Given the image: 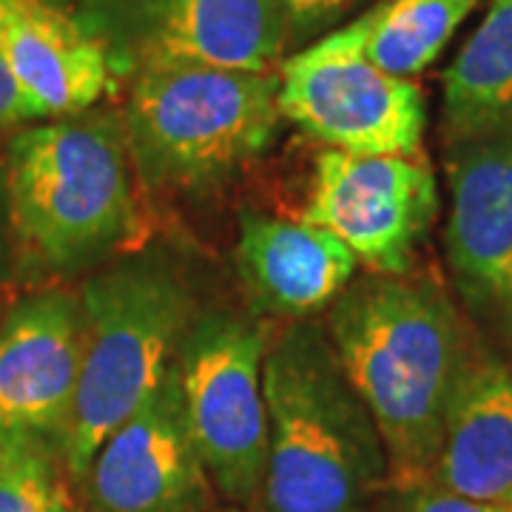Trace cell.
<instances>
[{
    "instance_id": "obj_1",
    "label": "cell",
    "mask_w": 512,
    "mask_h": 512,
    "mask_svg": "<svg viewBox=\"0 0 512 512\" xmlns=\"http://www.w3.org/2000/svg\"><path fill=\"white\" fill-rule=\"evenodd\" d=\"M328 336L376 421L390 490L430 481L453 402L476 365L450 299L430 279L362 276L330 302Z\"/></svg>"
},
{
    "instance_id": "obj_2",
    "label": "cell",
    "mask_w": 512,
    "mask_h": 512,
    "mask_svg": "<svg viewBox=\"0 0 512 512\" xmlns=\"http://www.w3.org/2000/svg\"><path fill=\"white\" fill-rule=\"evenodd\" d=\"M265 404L268 458L251 512H370L387 453L328 330L296 322L268 345Z\"/></svg>"
},
{
    "instance_id": "obj_3",
    "label": "cell",
    "mask_w": 512,
    "mask_h": 512,
    "mask_svg": "<svg viewBox=\"0 0 512 512\" xmlns=\"http://www.w3.org/2000/svg\"><path fill=\"white\" fill-rule=\"evenodd\" d=\"M83 365L57 450L74 484L100 444L177 365L194 322L191 296L165 262L137 256L97 274L80 293Z\"/></svg>"
},
{
    "instance_id": "obj_4",
    "label": "cell",
    "mask_w": 512,
    "mask_h": 512,
    "mask_svg": "<svg viewBox=\"0 0 512 512\" xmlns=\"http://www.w3.org/2000/svg\"><path fill=\"white\" fill-rule=\"evenodd\" d=\"M131 151L111 117L72 114L20 128L6 148V194L20 245L49 268L86 265L134 228Z\"/></svg>"
},
{
    "instance_id": "obj_5",
    "label": "cell",
    "mask_w": 512,
    "mask_h": 512,
    "mask_svg": "<svg viewBox=\"0 0 512 512\" xmlns=\"http://www.w3.org/2000/svg\"><path fill=\"white\" fill-rule=\"evenodd\" d=\"M279 120L276 72L163 63L131 74L123 131L146 183L202 188L259 160Z\"/></svg>"
},
{
    "instance_id": "obj_6",
    "label": "cell",
    "mask_w": 512,
    "mask_h": 512,
    "mask_svg": "<svg viewBox=\"0 0 512 512\" xmlns=\"http://www.w3.org/2000/svg\"><path fill=\"white\" fill-rule=\"evenodd\" d=\"M268 328L234 313H205L177 353L185 419L214 490L251 510L268 458Z\"/></svg>"
},
{
    "instance_id": "obj_7",
    "label": "cell",
    "mask_w": 512,
    "mask_h": 512,
    "mask_svg": "<svg viewBox=\"0 0 512 512\" xmlns=\"http://www.w3.org/2000/svg\"><path fill=\"white\" fill-rule=\"evenodd\" d=\"M279 111L348 154H419L427 117L419 86L365 60L348 23L282 63Z\"/></svg>"
},
{
    "instance_id": "obj_8",
    "label": "cell",
    "mask_w": 512,
    "mask_h": 512,
    "mask_svg": "<svg viewBox=\"0 0 512 512\" xmlns=\"http://www.w3.org/2000/svg\"><path fill=\"white\" fill-rule=\"evenodd\" d=\"M117 77L163 63L274 72L288 49L276 0H74Z\"/></svg>"
},
{
    "instance_id": "obj_9",
    "label": "cell",
    "mask_w": 512,
    "mask_h": 512,
    "mask_svg": "<svg viewBox=\"0 0 512 512\" xmlns=\"http://www.w3.org/2000/svg\"><path fill=\"white\" fill-rule=\"evenodd\" d=\"M439 214L436 174L424 154H348L316 160L305 220L342 239L373 274L404 276Z\"/></svg>"
},
{
    "instance_id": "obj_10",
    "label": "cell",
    "mask_w": 512,
    "mask_h": 512,
    "mask_svg": "<svg viewBox=\"0 0 512 512\" xmlns=\"http://www.w3.org/2000/svg\"><path fill=\"white\" fill-rule=\"evenodd\" d=\"M83 512H211L214 484L185 419L177 365L94 453Z\"/></svg>"
},
{
    "instance_id": "obj_11",
    "label": "cell",
    "mask_w": 512,
    "mask_h": 512,
    "mask_svg": "<svg viewBox=\"0 0 512 512\" xmlns=\"http://www.w3.org/2000/svg\"><path fill=\"white\" fill-rule=\"evenodd\" d=\"M83 365L80 296L46 291L0 322V424L60 439Z\"/></svg>"
},
{
    "instance_id": "obj_12",
    "label": "cell",
    "mask_w": 512,
    "mask_h": 512,
    "mask_svg": "<svg viewBox=\"0 0 512 512\" xmlns=\"http://www.w3.org/2000/svg\"><path fill=\"white\" fill-rule=\"evenodd\" d=\"M447 254L464 293L512 319V137L453 143Z\"/></svg>"
},
{
    "instance_id": "obj_13",
    "label": "cell",
    "mask_w": 512,
    "mask_h": 512,
    "mask_svg": "<svg viewBox=\"0 0 512 512\" xmlns=\"http://www.w3.org/2000/svg\"><path fill=\"white\" fill-rule=\"evenodd\" d=\"M0 57L46 117L83 114L120 80L103 43L49 0H0Z\"/></svg>"
},
{
    "instance_id": "obj_14",
    "label": "cell",
    "mask_w": 512,
    "mask_h": 512,
    "mask_svg": "<svg viewBox=\"0 0 512 512\" xmlns=\"http://www.w3.org/2000/svg\"><path fill=\"white\" fill-rule=\"evenodd\" d=\"M237 265L262 308L305 316L328 308L348 288L356 279L359 259L322 225L242 214Z\"/></svg>"
},
{
    "instance_id": "obj_15",
    "label": "cell",
    "mask_w": 512,
    "mask_h": 512,
    "mask_svg": "<svg viewBox=\"0 0 512 512\" xmlns=\"http://www.w3.org/2000/svg\"><path fill=\"white\" fill-rule=\"evenodd\" d=\"M433 484L512 507V370L476 362L444 427Z\"/></svg>"
},
{
    "instance_id": "obj_16",
    "label": "cell",
    "mask_w": 512,
    "mask_h": 512,
    "mask_svg": "<svg viewBox=\"0 0 512 512\" xmlns=\"http://www.w3.org/2000/svg\"><path fill=\"white\" fill-rule=\"evenodd\" d=\"M444 126L453 143L512 137V0H490L444 72Z\"/></svg>"
},
{
    "instance_id": "obj_17",
    "label": "cell",
    "mask_w": 512,
    "mask_h": 512,
    "mask_svg": "<svg viewBox=\"0 0 512 512\" xmlns=\"http://www.w3.org/2000/svg\"><path fill=\"white\" fill-rule=\"evenodd\" d=\"M478 0H379L348 20L359 52L376 69L413 80L436 63Z\"/></svg>"
},
{
    "instance_id": "obj_18",
    "label": "cell",
    "mask_w": 512,
    "mask_h": 512,
    "mask_svg": "<svg viewBox=\"0 0 512 512\" xmlns=\"http://www.w3.org/2000/svg\"><path fill=\"white\" fill-rule=\"evenodd\" d=\"M66 478L52 436L0 424V512H72Z\"/></svg>"
},
{
    "instance_id": "obj_19",
    "label": "cell",
    "mask_w": 512,
    "mask_h": 512,
    "mask_svg": "<svg viewBox=\"0 0 512 512\" xmlns=\"http://www.w3.org/2000/svg\"><path fill=\"white\" fill-rule=\"evenodd\" d=\"M367 0H276V9L282 15L288 46L293 43H313L333 29L342 26V20L353 15Z\"/></svg>"
},
{
    "instance_id": "obj_20",
    "label": "cell",
    "mask_w": 512,
    "mask_h": 512,
    "mask_svg": "<svg viewBox=\"0 0 512 512\" xmlns=\"http://www.w3.org/2000/svg\"><path fill=\"white\" fill-rule=\"evenodd\" d=\"M393 512H512L507 504L476 501L467 495L450 493L433 481L393 490Z\"/></svg>"
},
{
    "instance_id": "obj_21",
    "label": "cell",
    "mask_w": 512,
    "mask_h": 512,
    "mask_svg": "<svg viewBox=\"0 0 512 512\" xmlns=\"http://www.w3.org/2000/svg\"><path fill=\"white\" fill-rule=\"evenodd\" d=\"M37 120H46V111L20 89L15 74L9 72V66L0 57V128L37 123Z\"/></svg>"
},
{
    "instance_id": "obj_22",
    "label": "cell",
    "mask_w": 512,
    "mask_h": 512,
    "mask_svg": "<svg viewBox=\"0 0 512 512\" xmlns=\"http://www.w3.org/2000/svg\"><path fill=\"white\" fill-rule=\"evenodd\" d=\"M49 3H55V6H63V9H66V0H49Z\"/></svg>"
},
{
    "instance_id": "obj_23",
    "label": "cell",
    "mask_w": 512,
    "mask_h": 512,
    "mask_svg": "<svg viewBox=\"0 0 512 512\" xmlns=\"http://www.w3.org/2000/svg\"><path fill=\"white\" fill-rule=\"evenodd\" d=\"M211 512H239V510H237V507H231V510H217V507H214Z\"/></svg>"
}]
</instances>
